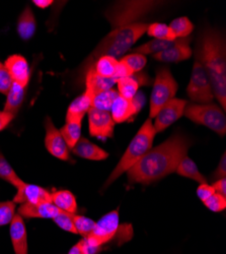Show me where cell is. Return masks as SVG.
I'll return each instance as SVG.
<instances>
[{"label":"cell","mask_w":226,"mask_h":254,"mask_svg":"<svg viewBox=\"0 0 226 254\" xmlns=\"http://www.w3.org/2000/svg\"><path fill=\"white\" fill-rule=\"evenodd\" d=\"M192 141L177 133L149 150L127 171L129 184H150L176 172L180 161L187 156Z\"/></svg>","instance_id":"cell-1"},{"label":"cell","mask_w":226,"mask_h":254,"mask_svg":"<svg viewBox=\"0 0 226 254\" xmlns=\"http://www.w3.org/2000/svg\"><path fill=\"white\" fill-rule=\"evenodd\" d=\"M196 57L206 70L214 97L224 111L226 109V49L222 36L213 30L205 32L196 50Z\"/></svg>","instance_id":"cell-2"},{"label":"cell","mask_w":226,"mask_h":254,"mask_svg":"<svg viewBox=\"0 0 226 254\" xmlns=\"http://www.w3.org/2000/svg\"><path fill=\"white\" fill-rule=\"evenodd\" d=\"M148 26L149 25L146 23L136 22L113 29L99 42L96 48L86 60L81 68L82 71L86 73L101 56H111L117 60L121 59L123 55L130 50L136 42L146 33Z\"/></svg>","instance_id":"cell-3"},{"label":"cell","mask_w":226,"mask_h":254,"mask_svg":"<svg viewBox=\"0 0 226 254\" xmlns=\"http://www.w3.org/2000/svg\"><path fill=\"white\" fill-rule=\"evenodd\" d=\"M155 134L156 132L154 130L152 120L149 118L143 123L141 128L131 140L126 152L122 156L120 162L107 179L104 189L110 186L113 182H115V180H117L122 174L127 172L149 150L152 149V143Z\"/></svg>","instance_id":"cell-4"},{"label":"cell","mask_w":226,"mask_h":254,"mask_svg":"<svg viewBox=\"0 0 226 254\" xmlns=\"http://www.w3.org/2000/svg\"><path fill=\"white\" fill-rule=\"evenodd\" d=\"M183 115L197 124L208 127L221 136L226 133L224 111L215 104H187Z\"/></svg>","instance_id":"cell-5"},{"label":"cell","mask_w":226,"mask_h":254,"mask_svg":"<svg viewBox=\"0 0 226 254\" xmlns=\"http://www.w3.org/2000/svg\"><path fill=\"white\" fill-rule=\"evenodd\" d=\"M159 2L156 1H123L115 4L106 12L113 29L136 23L139 18L153 10Z\"/></svg>","instance_id":"cell-6"},{"label":"cell","mask_w":226,"mask_h":254,"mask_svg":"<svg viewBox=\"0 0 226 254\" xmlns=\"http://www.w3.org/2000/svg\"><path fill=\"white\" fill-rule=\"evenodd\" d=\"M119 208L102 216L95 223L93 231L84 238L87 242L90 254H96L101 246L114 240L120 230Z\"/></svg>","instance_id":"cell-7"},{"label":"cell","mask_w":226,"mask_h":254,"mask_svg":"<svg viewBox=\"0 0 226 254\" xmlns=\"http://www.w3.org/2000/svg\"><path fill=\"white\" fill-rule=\"evenodd\" d=\"M178 91V83L167 67H161L156 72L155 81L150 97L149 118H155L164 105L173 100Z\"/></svg>","instance_id":"cell-8"},{"label":"cell","mask_w":226,"mask_h":254,"mask_svg":"<svg viewBox=\"0 0 226 254\" xmlns=\"http://www.w3.org/2000/svg\"><path fill=\"white\" fill-rule=\"evenodd\" d=\"M187 92L189 98L199 104H209L214 98L210 79L197 57L195 58Z\"/></svg>","instance_id":"cell-9"},{"label":"cell","mask_w":226,"mask_h":254,"mask_svg":"<svg viewBox=\"0 0 226 254\" xmlns=\"http://www.w3.org/2000/svg\"><path fill=\"white\" fill-rule=\"evenodd\" d=\"M88 114L90 133L91 136L101 140L113 137L115 122L110 112L90 108Z\"/></svg>","instance_id":"cell-10"},{"label":"cell","mask_w":226,"mask_h":254,"mask_svg":"<svg viewBox=\"0 0 226 254\" xmlns=\"http://www.w3.org/2000/svg\"><path fill=\"white\" fill-rule=\"evenodd\" d=\"M187 104V101L174 98L164 105L155 116V122L153 123L155 132L158 133L166 130L168 127L179 120L183 115Z\"/></svg>","instance_id":"cell-11"},{"label":"cell","mask_w":226,"mask_h":254,"mask_svg":"<svg viewBox=\"0 0 226 254\" xmlns=\"http://www.w3.org/2000/svg\"><path fill=\"white\" fill-rule=\"evenodd\" d=\"M46 137L45 145L47 151L55 158L68 161L69 160V149L60 131L54 126L52 120L48 117L45 121Z\"/></svg>","instance_id":"cell-12"},{"label":"cell","mask_w":226,"mask_h":254,"mask_svg":"<svg viewBox=\"0 0 226 254\" xmlns=\"http://www.w3.org/2000/svg\"><path fill=\"white\" fill-rule=\"evenodd\" d=\"M16 189L17 192L13 198L14 203L39 204L51 202V192L43 187L24 182Z\"/></svg>","instance_id":"cell-13"},{"label":"cell","mask_w":226,"mask_h":254,"mask_svg":"<svg viewBox=\"0 0 226 254\" xmlns=\"http://www.w3.org/2000/svg\"><path fill=\"white\" fill-rule=\"evenodd\" d=\"M4 67L10 74L13 82L27 87L30 80V66L27 59L22 55H11L4 63Z\"/></svg>","instance_id":"cell-14"},{"label":"cell","mask_w":226,"mask_h":254,"mask_svg":"<svg viewBox=\"0 0 226 254\" xmlns=\"http://www.w3.org/2000/svg\"><path fill=\"white\" fill-rule=\"evenodd\" d=\"M192 49L189 45V41L187 39L177 40L173 47L152 55L155 60L161 62H172L177 63L183 60H187L192 56Z\"/></svg>","instance_id":"cell-15"},{"label":"cell","mask_w":226,"mask_h":254,"mask_svg":"<svg viewBox=\"0 0 226 254\" xmlns=\"http://www.w3.org/2000/svg\"><path fill=\"white\" fill-rule=\"evenodd\" d=\"M60 213L61 209L56 207L52 202H44L39 204L23 203L18 208V215L28 219H54Z\"/></svg>","instance_id":"cell-16"},{"label":"cell","mask_w":226,"mask_h":254,"mask_svg":"<svg viewBox=\"0 0 226 254\" xmlns=\"http://www.w3.org/2000/svg\"><path fill=\"white\" fill-rule=\"evenodd\" d=\"M10 238L15 254H29L27 228L19 215H15L10 223Z\"/></svg>","instance_id":"cell-17"},{"label":"cell","mask_w":226,"mask_h":254,"mask_svg":"<svg viewBox=\"0 0 226 254\" xmlns=\"http://www.w3.org/2000/svg\"><path fill=\"white\" fill-rule=\"evenodd\" d=\"M117 83V80L112 77H102L98 75L92 67H90L86 72V95L89 96L91 100L92 98L104 91L110 90Z\"/></svg>","instance_id":"cell-18"},{"label":"cell","mask_w":226,"mask_h":254,"mask_svg":"<svg viewBox=\"0 0 226 254\" xmlns=\"http://www.w3.org/2000/svg\"><path fill=\"white\" fill-rule=\"evenodd\" d=\"M74 155L91 161H102L109 157V154L96 144L90 142L86 137H80L72 149Z\"/></svg>","instance_id":"cell-19"},{"label":"cell","mask_w":226,"mask_h":254,"mask_svg":"<svg viewBox=\"0 0 226 254\" xmlns=\"http://www.w3.org/2000/svg\"><path fill=\"white\" fill-rule=\"evenodd\" d=\"M138 108L133 100H127L119 96L114 102L110 111L115 123H122L135 116Z\"/></svg>","instance_id":"cell-20"},{"label":"cell","mask_w":226,"mask_h":254,"mask_svg":"<svg viewBox=\"0 0 226 254\" xmlns=\"http://www.w3.org/2000/svg\"><path fill=\"white\" fill-rule=\"evenodd\" d=\"M51 202L66 213L75 214L77 211L76 198L68 190H58L51 192Z\"/></svg>","instance_id":"cell-21"},{"label":"cell","mask_w":226,"mask_h":254,"mask_svg":"<svg viewBox=\"0 0 226 254\" xmlns=\"http://www.w3.org/2000/svg\"><path fill=\"white\" fill-rule=\"evenodd\" d=\"M91 108V99L84 94L76 98L69 106L66 114V121L80 120L82 121L85 115Z\"/></svg>","instance_id":"cell-22"},{"label":"cell","mask_w":226,"mask_h":254,"mask_svg":"<svg viewBox=\"0 0 226 254\" xmlns=\"http://www.w3.org/2000/svg\"><path fill=\"white\" fill-rule=\"evenodd\" d=\"M176 172L181 176L193 179L201 184L207 183V179L201 174L196 163L192 159H190L188 156H184L180 161Z\"/></svg>","instance_id":"cell-23"},{"label":"cell","mask_w":226,"mask_h":254,"mask_svg":"<svg viewBox=\"0 0 226 254\" xmlns=\"http://www.w3.org/2000/svg\"><path fill=\"white\" fill-rule=\"evenodd\" d=\"M25 87L20 86V84L13 82L12 86L7 93V99L4 106V111L11 113L15 116L17 111L19 110L20 106H22L24 99H25Z\"/></svg>","instance_id":"cell-24"},{"label":"cell","mask_w":226,"mask_h":254,"mask_svg":"<svg viewBox=\"0 0 226 254\" xmlns=\"http://www.w3.org/2000/svg\"><path fill=\"white\" fill-rule=\"evenodd\" d=\"M17 32L23 40H29L36 32V19L30 7H27L20 14L17 22Z\"/></svg>","instance_id":"cell-25"},{"label":"cell","mask_w":226,"mask_h":254,"mask_svg":"<svg viewBox=\"0 0 226 254\" xmlns=\"http://www.w3.org/2000/svg\"><path fill=\"white\" fill-rule=\"evenodd\" d=\"M138 75H131L124 78H121L117 80L118 84V94L122 98H125L127 100H133L137 94L139 87L141 86V81Z\"/></svg>","instance_id":"cell-26"},{"label":"cell","mask_w":226,"mask_h":254,"mask_svg":"<svg viewBox=\"0 0 226 254\" xmlns=\"http://www.w3.org/2000/svg\"><path fill=\"white\" fill-rule=\"evenodd\" d=\"M61 135L63 136L68 149L72 150L77 141L80 139L81 134V121L80 120H72L66 121L65 125L60 130Z\"/></svg>","instance_id":"cell-27"},{"label":"cell","mask_w":226,"mask_h":254,"mask_svg":"<svg viewBox=\"0 0 226 254\" xmlns=\"http://www.w3.org/2000/svg\"><path fill=\"white\" fill-rule=\"evenodd\" d=\"M118 97H119L118 91L114 89H110L101 93H98L91 100V108L110 112L114 102Z\"/></svg>","instance_id":"cell-28"},{"label":"cell","mask_w":226,"mask_h":254,"mask_svg":"<svg viewBox=\"0 0 226 254\" xmlns=\"http://www.w3.org/2000/svg\"><path fill=\"white\" fill-rule=\"evenodd\" d=\"M119 60L111 57V56H101L100 58H98L94 64L91 66L94 71L102 76V77H112L114 76L116 67L118 65Z\"/></svg>","instance_id":"cell-29"},{"label":"cell","mask_w":226,"mask_h":254,"mask_svg":"<svg viewBox=\"0 0 226 254\" xmlns=\"http://www.w3.org/2000/svg\"><path fill=\"white\" fill-rule=\"evenodd\" d=\"M177 41V40H176ZM176 41H163V40H157L153 39L152 41H149L148 43L143 44L137 48L134 49L135 53H139L142 55H146V54H157L159 52H162L164 50H167L171 47H173L176 43Z\"/></svg>","instance_id":"cell-30"},{"label":"cell","mask_w":226,"mask_h":254,"mask_svg":"<svg viewBox=\"0 0 226 254\" xmlns=\"http://www.w3.org/2000/svg\"><path fill=\"white\" fill-rule=\"evenodd\" d=\"M0 179L5 180L16 188L24 183V181L17 176L10 164L6 161L1 153H0Z\"/></svg>","instance_id":"cell-31"},{"label":"cell","mask_w":226,"mask_h":254,"mask_svg":"<svg viewBox=\"0 0 226 254\" xmlns=\"http://www.w3.org/2000/svg\"><path fill=\"white\" fill-rule=\"evenodd\" d=\"M176 38H186L190 36V34L194 30V26L188 17H178L174 19L169 26Z\"/></svg>","instance_id":"cell-32"},{"label":"cell","mask_w":226,"mask_h":254,"mask_svg":"<svg viewBox=\"0 0 226 254\" xmlns=\"http://www.w3.org/2000/svg\"><path fill=\"white\" fill-rule=\"evenodd\" d=\"M147 34L154 39L157 40H163V41H176L177 38L171 28L164 24H159V23H154L148 26L147 29Z\"/></svg>","instance_id":"cell-33"},{"label":"cell","mask_w":226,"mask_h":254,"mask_svg":"<svg viewBox=\"0 0 226 254\" xmlns=\"http://www.w3.org/2000/svg\"><path fill=\"white\" fill-rule=\"evenodd\" d=\"M72 219H73L75 229L77 231V234L81 235L84 238L88 237L93 231L95 222L92 221L91 219H89L85 216H79L76 214H73Z\"/></svg>","instance_id":"cell-34"},{"label":"cell","mask_w":226,"mask_h":254,"mask_svg":"<svg viewBox=\"0 0 226 254\" xmlns=\"http://www.w3.org/2000/svg\"><path fill=\"white\" fill-rule=\"evenodd\" d=\"M121 61L124 62L125 64L131 69V71L135 74L136 72L141 71L147 63V59L144 55L139 53H132L128 54L124 57L121 58Z\"/></svg>","instance_id":"cell-35"},{"label":"cell","mask_w":226,"mask_h":254,"mask_svg":"<svg viewBox=\"0 0 226 254\" xmlns=\"http://www.w3.org/2000/svg\"><path fill=\"white\" fill-rule=\"evenodd\" d=\"M72 216H73V214H69V213H66V211L61 210V213L58 216H56L53 219V221L58 227L63 229L64 231L73 233V234H77V231L75 229Z\"/></svg>","instance_id":"cell-36"},{"label":"cell","mask_w":226,"mask_h":254,"mask_svg":"<svg viewBox=\"0 0 226 254\" xmlns=\"http://www.w3.org/2000/svg\"><path fill=\"white\" fill-rule=\"evenodd\" d=\"M15 216V203L13 201L0 202V227L10 224Z\"/></svg>","instance_id":"cell-37"},{"label":"cell","mask_w":226,"mask_h":254,"mask_svg":"<svg viewBox=\"0 0 226 254\" xmlns=\"http://www.w3.org/2000/svg\"><path fill=\"white\" fill-rule=\"evenodd\" d=\"M204 204L207 208L214 211V213H220L226 207V197L221 194L214 193L208 199L204 201Z\"/></svg>","instance_id":"cell-38"},{"label":"cell","mask_w":226,"mask_h":254,"mask_svg":"<svg viewBox=\"0 0 226 254\" xmlns=\"http://www.w3.org/2000/svg\"><path fill=\"white\" fill-rule=\"evenodd\" d=\"M13 80L4 66L0 67V93L7 95L9 92Z\"/></svg>","instance_id":"cell-39"},{"label":"cell","mask_w":226,"mask_h":254,"mask_svg":"<svg viewBox=\"0 0 226 254\" xmlns=\"http://www.w3.org/2000/svg\"><path fill=\"white\" fill-rule=\"evenodd\" d=\"M134 73L131 71V69L125 64L124 62H122L121 60H119L118 62V65L116 67V70H115V73H114V76L113 78L116 79V80H119L121 78H124V77H127V76H131L133 75Z\"/></svg>","instance_id":"cell-40"},{"label":"cell","mask_w":226,"mask_h":254,"mask_svg":"<svg viewBox=\"0 0 226 254\" xmlns=\"http://www.w3.org/2000/svg\"><path fill=\"white\" fill-rule=\"evenodd\" d=\"M215 193V190L212 185H209L207 183L200 184V186L197 189V195L198 197L204 202L206 199H208L212 194Z\"/></svg>","instance_id":"cell-41"},{"label":"cell","mask_w":226,"mask_h":254,"mask_svg":"<svg viewBox=\"0 0 226 254\" xmlns=\"http://www.w3.org/2000/svg\"><path fill=\"white\" fill-rule=\"evenodd\" d=\"M225 153L223 154L220 163L217 167V169L215 170L214 174H213V178L214 179H221V178H225L226 176V158H225Z\"/></svg>","instance_id":"cell-42"},{"label":"cell","mask_w":226,"mask_h":254,"mask_svg":"<svg viewBox=\"0 0 226 254\" xmlns=\"http://www.w3.org/2000/svg\"><path fill=\"white\" fill-rule=\"evenodd\" d=\"M68 254H90L87 242L85 239L80 240L77 244H75L69 251Z\"/></svg>","instance_id":"cell-43"},{"label":"cell","mask_w":226,"mask_h":254,"mask_svg":"<svg viewBox=\"0 0 226 254\" xmlns=\"http://www.w3.org/2000/svg\"><path fill=\"white\" fill-rule=\"evenodd\" d=\"M14 115L5 111L0 112V131H2L5 127L12 121Z\"/></svg>","instance_id":"cell-44"},{"label":"cell","mask_w":226,"mask_h":254,"mask_svg":"<svg viewBox=\"0 0 226 254\" xmlns=\"http://www.w3.org/2000/svg\"><path fill=\"white\" fill-rule=\"evenodd\" d=\"M212 186L215 190V193L221 194V195L226 197V179L225 178H221V179L216 180L215 183Z\"/></svg>","instance_id":"cell-45"},{"label":"cell","mask_w":226,"mask_h":254,"mask_svg":"<svg viewBox=\"0 0 226 254\" xmlns=\"http://www.w3.org/2000/svg\"><path fill=\"white\" fill-rule=\"evenodd\" d=\"M34 3L40 8H46L50 6L53 3V1L52 0H35Z\"/></svg>","instance_id":"cell-46"},{"label":"cell","mask_w":226,"mask_h":254,"mask_svg":"<svg viewBox=\"0 0 226 254\" xmlns=\"http://www.w3.org/2000/svg\"><path fill=\"white\" fill-rule=\"evenodd\" d=\"M2 66H3V65H2V63H1V62H0V67H2Z\"/></svg>","instance_id":"cell-47"}]
</instances>
